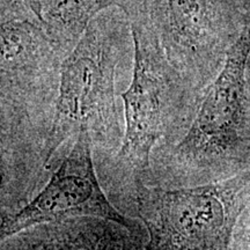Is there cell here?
<instances>
[{
    "mask_svg": "<svg viewBox=\"0 0 250 250\" xmlns=\"http://www.w3.org/2000/svg\"><path fill=\"white\" fill-rule=\"evenodd\" d=\"M144 228L131 229L117 221L78 217L41 224L1 240V250H147Z\"/></svg>",
    "mask_w": 250,
    "mask_h": 250,
    "instance_id": "8",
    "label": "cell"
},
{
    "mask_svg": "<svg viewBox=\"0 0 250 250\" xmlns=\"http://www.w3.org/2000/svg\"><path fill=\"white\" fill-rule=\"evenodd\" d=\"M78 217L110 219L131 229L143 228L108 198L96 170L92 138L85 127H81L72 140L70 149L43 189L19 210L1 213L0 239L41 224Z\"/></svg>",
    "mask_w": 250,
    "mask_h": 250,
    "instance_id": "7",
    "label": "cell"
},
{
    "mask_svg": "<svg viewBox=\"0 0 250 250\" xmlns=\"http://www.w3.org/2000/svg\"><path fill=\"white\" fill-rule=\"evenodd\" d=\"M250 26L242 28L217 77L203 93L189 130L155 148L146 186L166 189L219 182L250 170Z\"/></svg>",
    "mask_w": 250,
    "mask_h": 250,
    "instance_id": "3",
    "label": "cell"
},
{
    "mask_svg": "<svg viewBox=\"0 0 250 250\" xmlns=\"http://www.w3.org/2000/svg\"><path fill=\"white\" fill-rule=\"evenodd\" d=\"M133 40L132 79L121 94L125 131L121 148L99 168L103 189L126 217L136 214L139 188L147 184L155 148L170 147L189 130L203 93L171 66L154 33L137 11L124 12Z\"/></svg>",
    "mask_w": 250,
    "mask_h": 250,
    "instance_id": "2",
    "label": "cell"
},
{
    "mask_svg": "<svg viewBox=\"0 0 250 250\" xmlns=\"http://www.w3.org/2000/svg\"><path fill=\"white\" fill-rule=\"evenodd\" d=\"M151 28L166 57L203 93L217 77L235 40L230 39L219 0H129Z\"/></svg>",
    "mask_w": 250,
    "mask_h": 250,
    "instance_id": "6",
    "label": "cell"
},
{
    "mask_svg": "<svg viewBox=\"0 0 250 250\" xmlns=\"http://www.w3.org/2000/svg\"><path fill=\"white\" fill-rule=\"evenodd\" d=\"M129 0H37L43 27L66 55L76 48L90 22L111 7H124Z\"/></svg>",
    "mask_w": 250,
    "mask_h": 250,
    "instance_id": "9",
    "label": "cell"
},
{
    "mask_svg": "<svg viewBox=\"0 0 250 250\" xmlns=\"http://www.w3.org/2000/svg\"><path fill=\"white\" fill-rule=\"evenodd\" d=\"M131 46L127 15L120 7H111L94 19L64 59L46 146L50 175L57 168L59 149L76 138L81 127L92 138L96 169L121 148L124 133L116 102V73L118 65L129 58Z\"/></svg>",
    "mask_w": 250,
    "mask_h": 250,
    "instance_id": "4",
    "label": "cell"
},
{
    "mask_svg": "<svg viewBox=\"0 0 250 250\" xmlns=\"http://www.w3.org/2000/svg\"><path fill=\"white\" fill-rule=\"evenodd\" d=\"M229 250H250V198L237 218Z\"/></svg>",
    "mask_w": 250,
    "mask_h": 250,
    "instance_id": "11",
    "label": "cell"
},
{
    "mask_svg": "<svg viewBox=\"0 0 250 250\" xmlns=\"http://www.w3.org/2000/svg\"><path fill=\"white\" fill-rule=\"evenodd\" d=\"M30 21L42 24L37 0H0V22Z\"/></svg>",
    "mask_w": 250,
    "mask_h": 250,
    "instance_id": "10",
    "label": "cell"
},
{
    "mask_svg": "<svg viewBox=\"0 0 250 250\" xmlns=\"http://www.w3.org/2000/svg\"><path fill=\"white\" fill-rule=\"evenodd\" d=\"M250 198V170L191 188L144 184L136 217L147 232V250H229L237 218Z\"/></svg>",
    "mask_w": 250,
    "mask_h": 250,
    "instance_id": "5",
    "label": "cell"
},
{
    "mask_svg": "<svg viewBox=\"0 0 250 250\" xmlns=\"http://www.w3.org/2000/svg\"><path fill=\"white\" fill-rule=\"evenodd\" d=\"M0 210L22 208L45 183L46 146L66 55L40 23H1Z\"/></svg>",
    "mask_w": 250,
    "mask_h": 250,
    "instance_id": "1",
    "label": "cell"
}]
</instances>
